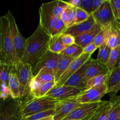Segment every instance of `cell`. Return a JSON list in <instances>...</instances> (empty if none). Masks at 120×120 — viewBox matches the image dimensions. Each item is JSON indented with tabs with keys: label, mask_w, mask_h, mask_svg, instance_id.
<instances>
[{
	"label": "cell",
	"mask_w": 120,
	"mask_h": 120,
	"mask_svg": "<svg viewBox=\"0 0 120 120\" xmlns=\"http://www.w3.org/2000/svg\"><path fill=\"white\" fill-rule=\"evenodd\" d=\"M51 36L39 24L34 32L26 39L25 49L21 61L34 67L49 50Z\"/></svg>",
	"instance_id": "obj_1"
},
{
	"label": "cell",
	"mask_w": 120,
	"mask_h": 120,
	"mask_svg": "<svg viewBox=\"0 0 120 120\" xmlns=\"http://www.w3.org/2000/svg\"><path fill=\"white\" fill-rule=\"evenodd\" d=\"M7 15L0 18V63L14 65L18 62Z\"/></svg>",
	"instance_id": "obj_2"
},
{
	"label": "cell",
	"mask_w": 120,
	"mask_h": 120,
	"mask_svg": "<svg viewBox=\"0 0 120 120\" xmlns=\"http://www.w3.org/2000/svg\"><path fill=\"white\" fill-rule=\"evenodd\" d=\"M16 76L18 79L20 86V101L22 104L32 99L30 84L34 77L32 74V67L28 63L19 60L14 65Z\"/></svg>",
	"instance_id": "obj_3"
},
{
	"label": "cell",
	"mask_w": 120,
	"mask_h": 120,
	"mask_svg": "<svg viewBox=\"0 0 120 120\" xmlns=\"http://www.w3.org/2000/svg\"><path fill=\"white\" fill-rule=\"evenodd\" d=\"M57 100L49 97H34L22 104V114L23 118H28L39 112L54 110Z\"/></svg>",
	"instance_id": "obj_4"
},
{
	"label": "cell",
	"mask_w": 120,
	"mask_h": 120,
	"mask_svg": "<svg viewBox=\"0 0 120 120\" xmlns=\"http://www.w3.org/2000/svg\"><path fill=\"white\" fill-rule=\"evenodd\" d=\"M22 103L19 99L10 97L5 100H1L0 120H22Z\"/></svg>",
	"instance_id": "obj_5"
},
{
	"label": "cell",
	"mask_w": 120,
	"mask_h": 120,
	"mask_svg": "<svg viewBox=\"0 0 120 120\" xmlns=\"http://www.w3.org/2000/svg\"><path fill=\"white\" fill-rule=\"evenodd\" d=\"M96 24L105 28L110 25L120 29V23L117 22L114 16L110 0H105L100 7L92 14Z\"/></svg>",
	"instance_id": "obj_6"
},
{
	"label": "cell",
	"mask_w": 120,
	"mask_h": 120,
	"mask_svg": "<svg viewBox=\"0 0 120 120\" xmlns=\"http://www.w3.org/2000/svg\"><path fill=\"white\" fill-rule=\"evenodd\" d=\"M39 25L51 36L55 24L59 19H60L54 13L52 1L42 4L39 8Z\"/></svg>",
	"instance_id": "obj_7"
},
{
	"label": "cell",
	"mask_w": 120,
	"mask_h": 120,
	"mask_svg": "<svg viewBox=\"0 0 120 120\" xmlns=\"http://www.w3.org/2000/svg\"><path fill=\"white\" fill-rule=\"evenodd\" d=\"M6 15L8 17V21H9V28H10L11 34L13 44H14V49H15L18 60H21L24 54L26 39H25L20 33L16 25L14 16L10 11H8V12L6 14Z\"/></svg>",
	"instance_id": "obj_8"
},
{
	"label": "cell",
	"mask_w": 120,
	"mask_h": 120,
	"mask_svg": "<svg viewBox=\"0 0 120 120\" xmlns=\"http://www.w3.org/2000/svg\"><path fill=\"white\" fill-rule=\"evenodd\" d=\"M84 90H80L73 87L63 85L61 86H55L47 93L46 96L57 101L64 100L76 98Z\"/></svg>",
	"instance_id": "obj_9"
},
{
	"label": "cell",
	"mask_w": 120,
	"mask_h": 120,
	"mask_svg": "<svg viewBox=\"0 0 120 120\" xmlns=\"http://www.w3.org/2000/svg\"><path fill=\"white\" fill-rule=\"evenodd\" d=\"M107 94V86L104 84L99 87L92 88L84 90L76 98L81 104H90L101 101L102 97Z\"/></svg>",
	"instance_id": "obj_10"
},
{
	"label": "cell",
	"mask_w": 120,
	"mask_h": 120,
	"mask_svg": "<svg viewBox=\"0 0 120 120\" xmlns=\"http://www.w3.org/2000/svg\"><path fill=\"white\" fill-rule=\"evenodd\" d=\"M83 105L76 98L58 101L55 105L54 120H63L74 110Z\"/></svg>",
	"instance_id": "obj_11"
},
{
	"label": "cell",
	"mask_w": 120,
	"mask_h": 120,
	"mask_svg": "<svg viewBox=\"0 0 120 120\" xmlns=\"http://www.w3.org/2000/svg\"><path fill=\"white\" fill-rule=\"evenodd\" d=\"M59 57V54L52 52L48 50L32 68V74L34 77L36 76L42 69L45 68L55 72L58 63Z\"/></svg>",
	"instance_id": "obj_12"
},
{
	"label": "cell",
	"mask_w": 120,
	"mask_h": 120,
	"mask_svg": "<svg viewBox=\"0 0 120 120\" xmlns=\"http://www.w3.org/2000/svg\"><path fill=\"white\" fill-rule=\"evenodd\" d=\"M91 57V55L83 53L80 56L74 60L70 63L69 66L68 67L64 74L62 75V77L56 82L55 86H61L64 85V83L67 82V80L73 75H74Z\"/></svg>",
	"instance_id": "obj_13"
},
{
	"label": "cell",
	"mask_w": 120,
	"mask_h": 120,
	"mask_svg": "<svg viewBox=\"0 0 120 120\" xmlns=\"http://www.w3.org/2000/svg\"><path fill=\"white\" fill-rule=\"evenodd\" d=\"M110 73L111 72L109 71L106 66L91 57L89 60V64L86 70L84 82L86 84V82L91 78L101 75H110Z\"/></svg>",
	"instance_id": "obj_14"
},
{
	"label": "cell",
	"mask_w": 120,
	"mask_h": 120,
	"mask_svg": "<svg viewBox=\"0 0 120 120\" xmlns=\"http://www.w3.org/2000/svg\"><path fill=\"white\" fill-rule=\"evenodd\" d=\"M89 60L67 80L64 85L73 87L84 91L86 90V84L84 82V78L86 70L89 64Z\"/></svg>",
	"instance_id": "obj_15"
},
{
	"label": "cell",
	"mask_w": 120,
	"mask_h": 120,
	"mask_svg": "<svg viewBox=\"0 0 120 120\" xmlns=\"http://www.w3.org/2000/svg\"><path fill=\"white\" fill-rule=\"evenodd\" d=\"M103 102H104V101H101L98 102V103L83 104L82 106L80 107L77 108V109L74 110L71 113H70L63 120H83V118L90 114L93 111L96 110L100 105L103 104Z\"/></svg>",
	"instance_id": "obj_16"
},
{
	"label": "cell",
	"mask_w": 120,
	"mask_h": 120,
	"mask_svg": "<svg viewBox=\"0 0 120 120\" xmlns=\"http://www.w3.org/2000/svg\"><path fill=\"white\" fill-rule=\"evenodd\" d=\"M96 21L91 14L87 21L78 24H75L68 28L63 34H69L77 38L90 30L96 25Z\"/></svg>",
	"instance_id": "obj_17"
},
{
	"label": "cell",
	"mask_w": 120,
	"mask_h": 120,
	"mask_svg": "<svg viewBox=\"0 0 120 120\" xmlns=\"http://www.w3.org/2000/svg\"><path fill=\"white\" fill-rule=\"evenodd\" d=\"M102 26L96 24L87 32L76 38V43L83 48L94 41L97 35L103 29Z\"/></svg>",
	"instance_id": "obj_18"
},
{
	"label": "cell",
	"mask_w": 120,
	"mask_h": 120,
	"mask_svg": "<svg viewBox=\"0 0 120 120\" xmlns=\"http://www.w3.org/2000/svg\"><path fill=\"white\" fill-rule=\"evenodd\" d=\"M111 107L112 103L110 100L104 101L103 104L91 113L89 120H108Z\"/></svg>",
	"instance_id": "obj_19"
},
{
	"label": "cell",
	"mask_w": 120,
	"mask_h": 120,
	"mask_svg": "<svg viewBox=\"0 0 120 120\" xmlns=\"http://www.w3.org/2000/svg\"><path fill=\"white\" fill-rule=\"evenodd\" d=\"M75 59H76L69 57V56H65V55H62V54H59L57 68H56V71L55 72L56 83L62 77V75L64 74V73L67 70L70 63Z\"/></svg>",
	"instance_id": "obj_20"
},
{
	"label": "cell",
	"mask_w": 120,
	"mask_h": 120,
	"mask_svg": "<svg viewBox=\"0 0 120 120\" xmlns=\"http://www.w3.org/2000/svg\"><path fill=\"white\" fill-rule=\"evenodd\" d=\"M8 86L11 92V97L15 99H19L20 95V86L18 79L15 73V69L13 65L12 69L9 75L8 80Z\"/></svg>",
	"instance_id": "obj_21"
},
{
	"label": "cell",
	"mask_w": 120,
	"mask_h": 120,
	"mask_svg": "<svg viewBox=\"0 0 120 120\" xmlns=\"http://www.w3.org/2000/svg\"><path fill=\"white\" fill-rule=\"evenodd\" d=\"M76 8L68 5L61 15L60 19L69 28L76 23Z\"/></svg>",
	"instance_id": "obj_22"
},
{
	"label": "cell",
	"mask_w": 120,
	"mask_h": 120,
	"mask_svg": "<svg viewBox=\"0 0 120 120\" xmlns=\"http://www.w3.org/2000/svg\"><path fill=\"white\" fill-rule=\"evenodd\" d=\"M66 48L62 42L60 35L52 36L50 37L49 42V50L55 53L60 54Z\"/></svg>",
	"instance_id": "obj_23"
},
{
	"label": "cell",
	"mask_w": 120,
	"mask_h": 120,
	"mask_svg": "<svg viewBox=\"0 0 120 120\" xmlns=\"http://www.w3.org/2000/svg\"><path fill=\"white\" fill-rule=\"evenodd\" d=\"M34 80L41 84L55 81V72L48 69H42L36 76L33 77Z\"/></svg>",
	"instance_id": "obj_24"
},
{
	"label": "cell",
	"mask_w": 120,
	"mask_h": 120,
	"mask_svg": "<svg viewBox=\"0 0 120 120\" xmlns=\"http://www.w3.org/2000/svg\"><path fill=\"white\" fill-rule=\"evenodd\" d=\"M112 107L109 113L108 120H120V96L111 97Z\"/></svg>",
	"instance_id": "obj_25"
},
{
	"label": "cell",
	"mask_w": 120,
	"mask_h": 120,
	"mask_svg": "<svg viewBox=\"0 0 120 120\" xmlns=\"http://www.w3.org/2000/svg\"><path fill=\"white\" fill-rule=\"evenodd\" d=\"M120 61V46L111 49L110 57L106 66L110 72L112 71L119 64Z\"/></svg>",
	"instance_id": "obj_26"
},
{
	"label": "cell",
	"mask_w": 120,
	"mask_h": 120,
	"mask_svg": "<svg viewBox=\"0 0 120 120\" xmlns=\"http://www.w3.org/2000/svg\"><path fill=\"white\" fill-rule=\"evenodd\" d=\"M120 83V65H118L110 73L107 82V94H109L111 90Z\"/></svg>",
	"instance_id": "obj_27"
},
{
	"label": "cell",
	"mask_w": 120,
	"mask_h": 120,
	"mask_svg": "<svg viewBox=\"0 0 120 120\" xmlns=\"http://www.w3.org/2000/svg\"><path fill=\"white\" fill-rule=\"evenodd\" d=\"M83 51H84V49L82 47L75 43L69 46H67L61 52L60 54L69 56V57H73L74 59H76L83 53Z\"/></svg>",
	"instance_id": "obj_28"
},
{
	"label": "cell",
	"mask_w": 120,
	"mask_h": 120,
	"mask_svg": "<svg viewBox=\"0 0 120 120\" xmlns=\"http://www.w3.org/2000/svg\"><path fill=\"white\" fill-rule=\"evenodd\" d=\"M109 76L110 75H101L91 78L86 82V90L92 88L99 87L107 84Z\"/></svg>",
	"instance_id": "obj_29"
},
{
	"label": "cell",
	"mask_w": 120,
	"mask_h": 120,
	"mask_svg": "<svg viewBox=\"0 0 120 120\" xmlns=\"http://www.w3.org/2000/svg\"><path fill=\"white\" fill-rule=\"evenodd\" d=\"M112 28H113V26L112 25H110L108 26L103 28L101 30L100 32L97 35L94 42L98 48H99L104 43L106 42L108 38L112 33Z\"/></svg>",
	"instance_id": "obj_30"
},
{
	"label": "cell",
	"mask_w": 120,
	"mask_h": 120,
	"mask_svg": "<svg viewBox=\"0 0 120 120\" xmlns=\"http://www.w3.org/2000/svg\"><path fill=\"white\" fill-rule=\"evenodd\" d=\"M56 85V82H48L41 84L36 90L32 93L33 97H43L46 96L47 93Z\"/></svg>",
	"instance_id": "obj_31"
},
{
	"label": "cell",
	"mask_w": 120,
	"mask_h": 120,
	"mask_svg": "<svg viewBox=\"0 0 120 120\" xmlns=\"http://www.w3.org/2000/svg\"><path fill=\"white\" fill-rule=\"evenodd\" d=\"M111 50V49L108 46L106 42L104 43L98 48V52L96 60L106 66L110 57Z\"/></svg>",
	"instance_id": "obj_32"
},
{
	"label": "cell",
	"mask_w": 120,
	"mask_h": 120,
	"mask_svg": "<svg viewBox=\"0 0 120 120\" xmlns=\"http://www.w3.org/2000/svg\"><path fill=\"white\" fill-rule=\"evenodd\" d=\"M106 43L111 49L120 46V34L118 29L113 26L112 33L106 41Z\"/></svg>",
	"instance_id": "obj_33"
},
{
	"label": "cell",
	"mask_w": 120,
	"mask_h": 120,
	"mask_svg": "<svg viewBox=\"0 0 120 120\" xmlns=\"http://www.w3.org/2000/svg\"><path fill=\"white\" fill-rule=\"evenodd\" d=\"M13 65L0 63V80L1 83H5L8 84L9 75L12 69Z\"/></svg>",
	"instance_id": "obj_34"
},
{
	"label": "cell",
	"mask_w": 120,
	"mask_h": 120,
	"mask_svg": "<svg viewBox=\"0 0 120 120\" xmlns=\"http://www.w3.org/2000/svg\"><path fill=\"white\" fill-rule=\"evenodd\" d=\"M67 29H68V28L66 26L65 23L63 22V21L60 18L59 19L58 21L55 24V26H54L51 36L62 35L63 33L65 32Z\"/></svg>",
	"instance_id": "obj_35"
},
{
	"label": "cell",
	"mask_w": 120,
	"mask_h": 120,
	"mask_svg": "<svg viewBox=\"0 0 120 120\" xmlns=\"http://www.w3.org/2000/svg\"><path fill=\"white\" fill-rule=\"evenodd\" d=\"M91 15L88 14L87 12L82 9V8H76V23L78 24L82 22L87 21Z\"/></svg>",
	"instance_id": "obj_36"
},
{
	"label": "cell",
	"mask_w": 120,
	"mask_h": 120,
	"mask_svg": "<svg viewBox=\"0 0 120 120\" xmlns=\"http://www.w3.org/2000/svg\"><path fill=\"white\" fill-rule=\"evenodd\" d=\"M111 8L115 19L120 23V0H110Z\"/></svg>",
	"instance_id": "obj_37"
},
{
	"label": "cell",
	"mask_w": 120,
	"mask_h": 120,
	"mask_svg": "<svg viewBox=\"0 0 120 120\" xmlns=\"http://www.w3.org/2000/svg\"><path fill=\"white\" fill-rule=\"evenodd\" d=\"M55 114V109H54V110H48V111L39 112V113L30 116V117L26 118H28L29 120H39L43 119V118H46V117H50V116H54Z\"/></svg>",
	"instance_id": "obj_38"
},
{
	"label": "cell",
	"mask_w": 120,
	"mask_h": 120,
	"mask_svg": "<svg viewBox=\"0 0 120 120\" xmlns=\"http://www.w3.org/2000/svg\"><path fill=\"white\" fill-rule=\"evenodd\" d=\"M11 97V92L8 84L5 83H1V93L0 97L2 100H5Z\"/></svg>",
	"instance_id": "obj_39"
},
{
	"label": "cell",
	"mask_w": 120,
	"mask_h": 120,
	"mask_svg": "<svg viewBox=\"0 0 120 120\" xmlns=\"http://www.w3.org/2000/svg\"><path fill=\"white\" fill-rule=\"evenodd\" d=\"M62 42L66 46H69L76 43V38L69 34H63L61 35Z\"/></svg>",
	"instance_id": "obj_40"
},
{
	"label": "cell",
	"mask_w": 120,
	"mask_h": 120,
	"mask_svg": "<svg viewBox=\"0 0 120 120\" xmlns=\"http://www.w3.org/2000/svg\"><path fill=\"white\" fill-rule=\"evenodd\" d=\"M93 1L94 0H82L80 8L85 11L90 15H91Z\"/></svg>",
	"instance_id": "obj_41"
},
{
	"label": "cell",
	"mask_w": 120,
	"mask_h": 120,
	"mask_svg": "<svg viewBox=\"0 0 120 120\" xmlns=\"http://www.w3.org/2000/svg\"><path fill=\"white\" fill-rule=\"evenodd\" d=\"M98 47L95 44L94 42H92V43H90V44L87 45L85 48H84V51L83 53H87V54H90V55H92L97 49H98Z\"/></svg>",
	"instance_id": "obj_42"
},
{
	"label": "cell",
	"mask_w": 120,
	"mask_h": 120,
	"mask_svg": "<svg viewBox=\"0 0 120 120\" xmlns=\"http://www.w3.org/2000/svg\"><path fill=\"white\" fill-rule=\"evenodd\" d=\"M65 1L66 3L68 4L69 5L74 7V8H80L82 0H69V1Z\"/></svg>",
	"instance_id": "obj_43"
},
{
	"label": "cell",
	"mask_w": 120,
	"mask_h": 120,
	"mask_svg": "<svg viewBox=\"0 0 120 120\" xmlns=\"http://www.w3.org/2000/svg\"><path fill=\"white\" fill-rule=\"evenodd\" d=\"M104 1L105 0H94L93 4L92 14L96 12L101 6V5L104 3Z\"/></svg>",
	"instance_id": "obj_44"
},
{
	"label": "cell",
	"mask_w": 120,
	"mask_h": 120,
	"mask_svg": "<svg viewBox=\"0 0 120 120\" xmlns=\"http://www.w3.org/2000/svg\"><path fill=\"white\" fill-rule=\"evenodd\" d=\"M120 90V83H118L116 87H114L113 89L110 91V92L109 93V94H110V93H112L111 96V97H114V96H116L117 93L118 92V91H119Z\"/></svg>",
	"instance_id": "obj_45"
},
{
	"label": "cell",
	"mask_w": 120,
	"mask_h": 120,
	"mask_svg": "<svg viewBox=\"0 0 120 120\" xmlns=\"http://www.w3.org/2000/svg\"><path fill=\"white\" fill-rule=\"evenodd\" d=\"M54 116H50V117H46V118H43V119H41L39 120H54Z\"/></svg>",
	"instance_id": "obj_46"
},
{
	"label": "cell",
	"mask_w": 120,
	"mask_h": 120,
	"mask_svg": "<svg viewBox=\"0 0 120 120\" xmlns=\"http://www.w3.org/2000/svg\"><path fill=\"white\" fill-rule=\"evenodd\" d=\"M92 112H91V113H92ZM91 113L90 114H89L88 116H87L86 117H85V118H83V119L82 120H89V118H90V116H91Z\"/></svg>",
	"instance_id": "obj_47"
},
{
	"label": "cell",
	"mask_w": 120,
	"mask_h": 120,
	"mask_svg": "<svg viewBox=\"0 0 120 120\" xmlns=\"http://www.w3.org/2000/svg\"><path fill=\"white\" fill-rule=\"evenodd\" d=\"M22 120H29L28 119V118H23V119H22Z\"/></svg>",
	"instance_id": "obj_48"
},
{
	"label": "cell",
	"mask_w": 120,
	"mask_h": 120,
	"mask_svg": "<svg viewBox=\"0 0 120 120\" xmlns=\"http://www.w3.org/2000/svg\"><path fill=\"white\" fill-rule=\"evenodd\" d=\"M118 30H119V32H120V29H118ZM118 65H120V61L119 62V64H118Z\"/></svg>",
	"instance_id": "obj_49"
},
{
	"label": "cell",
	"mask_w": 120,
	"mask_h": 120,
	"mask_svg": "<svg viewBox=\"0 0 120 120\" xmlns=\"http://www.w3.org/2000/svg\"></svg>",
	"instance_id": "obj_50"
}]
</instances>
